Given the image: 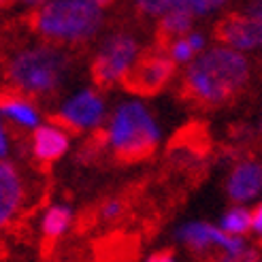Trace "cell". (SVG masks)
Here are the masks:
<instances>
[{
    "mask_svg": "<svg viewBox=\"0 0 262 262\" xmlns=\"http://www.w3.org/2000/svg\"><path fill=\"white\" fill-rule=\"evenodd\" d=\"M250 60L241 51L215 45L196 56L183 73V92L199 104L217 107L237 98L250 81Z\"/></svg>",
    "mask_w": 262,
    "mask_h": 262,
    "instance_id": "1",
    "label": "cell"
},
{
    "mask_svg": "<svg viewBox=\"0 0 262 262\" xmlns=\"http://www.w3.org/2000/svg\"><path fill=\"white\" fill-rule=\"evenodd\" d=\"M73 60L67 49L49 43L28 45L9 60V83L21 96H51L67 83Z\"/></svg>",
    "mask_w": 262,
    "mask_h": 262,
    "instance_id": "2",
    "label": "cell"
},
{
    "mask_svg": "<svg viewBox=\"0 0 262 262\" xmlns=\"http://www.w3.org/2000/svg\"><path fill=\"white\" fill-rule=\"evenodd\" d=\"M32 28L54 43H83L94 38L102 24V9L83 0H45L30 15Z\"/></svg>",
    "mask_w": 262,
    "mask_h": 262,
    "instance_id": "3",
    "label": "cell"
},
{
    "mask_svg": "<svg viewBox=\"0 0 262 262\" xmlns=\"http://www.w3.org/2000/svg\"><path fill=\"white\" fill-rule=\"evenodd\" d=\"M160 141V128L154 113L141 100H128L117 107L107 126V143L120 160L133 162L154 154Z\"/></svg>",
    "mask_w": 262,
    "mask_h": 262,
    "instance_id": "4",
    "label": "cell"
},
{
    "mask_svg": "<svg viewBox=\"0 0 262 262\" xmlns=\"http://www.w3.org/2000/svg\"><path fill=\"white\" fill-rule=\"evenodd\" d=\"M139 43L133 34L128 32H113L104 38L98 54L92 62V77L102 88L115 85L126 79L130 69L137 64L139 56Z\"/></svg>",
    "mask_w": 262,
    "mask_h": 262,
    "instance_id": "5",
    "label": "cell"
},
{
    "mask_svg": "<svg viewBox=\"0 0 262 262\" xmlns=\"http://www.w3.org/2000/svg\"><path fill=\"white\" fill-rule=\"evenodd\" d=\"M175 73V62L162 51H151L147 56H141L130 73L126 75L124 85L130 92L139 94H156L160 92Z\"/></svg>",
    "mask_w": 262,
    "mask_h": 262,
    "instance_id": "6",
    "label": "cell"
},
{
    "mask_svg": "<svg viewBox=\"0 0 262 262\" xmlns=\"http://www.w3.org/2000/svg\"><path fill=\"white\" fill-rule=\"evenodd\" d=\"M104 120V100L96 90H81L73 94L58 111V122L71 130H92Z\"/></svg>",
    "mask_w": 262,
    "mask_h": 262,
    "instance_id": "7",
    "label": "cell"
},
{
    "mask_svg": "<svg viewBox=\"0 0 262 262\" xmlns=\"http://www.w3.org/2000/svg\"><path fill=\"white\" fill-rule=\"evenodd\" d=\"M177 239L196 252L209 250V247H217L224 256H239L245 252V243L241 237H232V234L224 232L220 226L207 224V222H190V224H183L177 230Z\"/></svg>",
    "mask_w": 262,
    "mask_h": 262,
    "instance_id": "8",
    "label": "cell"
},
{
    "mask_svg": "<svg viewBox=\"0 0 262 262\" xmlns=\"http://www.w3.org/2000/svg\"><path fill=\"white\" fill-rule=\"evenodd\" d=\"M215 34L226 47L237 49L241 54L262 49V21H256L250 17H243V15L224 17L220 21Z\"/></svg>",
    "mask_w": 262,
    "mask_h": 262,
    "instance_id": "9",
    "label": "cell"
},
{
    "mask_svg": "<svg viewBox=\"0 0 262 262\" xmlns=\"http://www.w3.org/2000/svg\"><path fill=\"white\" fill-rule=\"evenodd\" d=\"M24 179L17 166L9 160H0V230L9 226L24 205Z\"/></svg>",
    "mask_w": 262,
    "mask_h": 262,
    "instance_id": "10",
    "label": "cell"
},
{
    "mask_svg": "<svg viewBox=\"0 0 262 262\" xmlns=\"http://www.w3.org/2000/svg\"><path fill=\"white\" fill-rule=\"evenodd\" d=\"M226 192L234 203L254 201L262 192V164L254 160H243L230 171L226 181Z\"/></svg>",
    "mask_w": 262,
    "mask_h": 262,
    "instance_id": "11",
    "label": "cell"
},
{
    "mask_svg": "<svg viewBox=\"0 0 262 262\" xmlns=\"http://www.w3.org/2000/svg\"><path fill=\"white\" fill-rule=\"evenodd\" d=\"M69 149V135L62 126L43 124L32 130V154L38 162H56Z\"/></svg>",
    "mask_w": 262,
    "mask_h": 262,
    "instance_id": "12",
    "label": "cell"
},
{
    "mask_svg": "<svg viewBox=\"0 0 262 262\" xmlns=\"http://www.w3.org/2000/svg\"><path fill=\"white\" fill-rule=\"evenodd\" d=\"M0 113L21 128L34 130L36 126H41V115H38L36 107L24 96H0Z\"/></svg>",
    "mask_w": 262,
    "mask_h": 262,
    "instance_id": "13",
    "label": "cell"
},
{
    "mask_svg": "<svg viewBox=\"0 0 262 262\" xmlns=\"http://www.w3.org/2000/svg\"><path fill=\"white\" fill-rule=\"evenodd\" d=\"M205 49V36L201 32H188L186 36L175 38L168 45V58L175 64H190Z\"/></svg>",
    "mask_w": 262,
    "mask_h": 262,
    "instance_id": "14",
    "label": "cell"
},
{
    "mask_svg": "<svg viewBox=\"0 0 262 262\" xmlns=\"http://www.w3.org/2000/svg\"><path fill=\"white\" fill-rule=\"evenodd\" d=\"M71 220H73L71 207H67V205H54V207H49L47 211H45V215H43V222H41L43 234H45L47 239H60L62 234L69 230Z\"/></svg>",
    "mask_w": 262,
    "mask_h": 262,
    "instance_id": "15",
    "label": "cell"
},
{
    "mask_svg": "<svg viewBox=\"0 0 262 262\" xmlns=\"http://www.w3.org/2000/svg\"><path fill=\"white\" fill-rule=\"evenodd\" d=\"M192 24H194V17L188 15L186 11L171 9L160 17V36L164 41H168V38L175 41V38L186 36L192 30Z\"/></svg>",
    "mask_w": 262,
    "mask_h": 262,
    "instance_id": "16",
    "label": "cell"
},
{
    "mask_svg": "<svg viewBox=\"0 0 262 262\" xmlns=\"http://www.w3.org/2000/svg\"><path fill=\"white\" fill-rule=\"evenodd\" d=\"M228 0H166L168 11L177 9V11H186L192 17H205L211 13L220 11L222 7H226Z\"/></svg>",
    "mask_w": 262,
    "mask_h": 262,
    "instance_id": "17",
    "label": "cell"
},
{
    "mask_svg": "<svg viewBox=\"0 0 262 262\" xmlns=\"http://www.w3.org/2000/svg\"><path fill=\"white\" fill-rule=\"evenodd\" d=\"M220 228L232 234V237H243L247 230H252V211H247L245 207H234L222 217Z\"/></svg>",
    "mask_w": 262,
    "mask_h": 262,
    "instance_id": "18",
    "label": "cell"
},
{
    "mask_svg": "<svg viewBox=\"0 0 262 262\" xmlns=\"http://www.w3.org/2000/svg\"><path fill=\"white\" fill-rule=\"evenodd\" d=\"M135 7L147 17H162L168 11L166 0H135Z\"/></svg>",
    "mask_w": 262,
    "mask_h": 262,
    "instance_id": "19",
    "label": "cell"
},
{
    "mask_svg": "<svg viewBox=\"0 0 262 262\" xmlns=\"http://www.w3.org/2000/svg\"><path fill=\"white\" fill-rule=\"evenodd\" d=\"M124 213V201L120 199H111L100 207V217L102 220H117Z\"/></svg>",
    "mask_w": 262,
    "mask_h": 262,
    "instance_id": "20",
    "label": "cell"
},
{
    "mask_svg": "<svg viewBox=\"0 0 262 262\" xmlns=\"http://www.w3.org/2000/svg\"><path fill=\"white\" fill-rule=\"evenodd\" d=\"M213 262H262V256L256 250H247V247H245V252L239 254V256H224V254H222Z\"/></svg>",
    "mask_w": 262,
    "mask_h": 262,
    "instance_id": "21",
    "label": "cell"
},
{
    "mask_svg": "<svg viewBox=\"0 0 262 262\" xmlns=\"http://www.w3.org/2000/svg\"><path fill=\"white\" fill-rule=\"evenodd\" d=\"M239 15L256 19V21H262V0H245Z\"/></svg>",
    "mask_w": 262,
    "mask_h": 262,
    "instance_id": "22",
    "label": "cell"
},
{
    "mask_svg": "<svg viewBox=\"0 0 262 262\" xmlns=\"http://www.w3.org/2000/svg\"><path fill=\"white\" fill-rule=\"evenodd\" d=\"M252 230L262 239V203L252 211Z\"/></svg>",
    "mask_w": 262,
    "mask_h": 262,
    "instance_id": "23",
    "label": "cell"
},
{
    "mask_svg": "<svg viewBox=\"0 0 262 262\" xmlns=\"http://www.w3.org/2000/svg\"><path fill=\"white\" fill-rule=\"evenodd\" d=\"M7 154H9V139L3 128V120H0V160L7 158Z\"/></svg>",
    "mask_w": 262,
    "mask_h": 262,
    "instance_id": "24",
    "label": "cell"
},
{
    "mask_svg": "<svg viewBox=\"0 0 262 262\" xmlns=\"http://www.w3.org/2000/svg\"><path fill=\"white\" fill-rule=\"evenodd\" d=\"M145 262H175V256L171 252H156Z\"/></svg>",
    "mask_w": 262,
    "mask_h": 262,
    "instance_id": "25",
    "label": "cell"
},
{
    "mask_svg": "<svg viewBox=\"0 0 262 262\" xmlns=\"http://www.w3.org/2000/svg\"><path fill=\"white\" fill-rule=\"evenodd\" d=\"M83 3L92 5V7H96V9H104V7H109L113 0H83Z\"/></svg>",
    "mask_w": 262,
    "mask_h": 262,
    "instance_id": "26",
    "label": "cell"
},
{
    "mask_svg": "<svg viewBox=\"0 0 262 262\" xmlns=\"http://www.w3.org/2000/svg\"><path fill=\"white\" fill-rule=\"evenodd\" d=\"M24 5H28V7H38L41 3H45V0H21Z\"/></svg>",
    "mask_w": 262,
    "mask_h": 262,
    "instance_id": "27",
    "label": "cell"
},
{
    "mask_svg": "<svg viewBox=\"0 0 262 262\" xmlns=\"http://www.w3.org/2000/svg\"><path fill=\"white\" fill-rule=\"evenodd\" d=\"M9 3H11V0H0V7H3V5H5V7H7V5H9Z\"/></svg>",
    "mask_w": 262,
    "mask_h": 262,
    "instance_id": "28",
    "label": "cell"
},
{
    "mask_svg": "<svg viewBox=\"0 0 262 262\" xmlns=\"http://www.w3.org/2000/svg\"><path fill=\"white\" fill-rule=\"evenodd\" d=\"M260 133H262V120H260Z\"/></svg>",
    "mask_w": 262,
    "mask_h": 262,
    "instance_id": "29",
    "label": "cell"
}]
</instances>
